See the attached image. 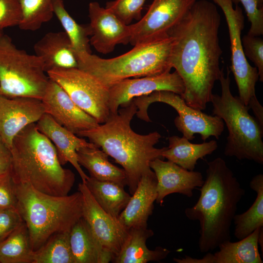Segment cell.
Listing matches in <instances>:
<instances>
[{
	"label": "cell",
	"instance_id": "cell-13",
	"mask_svg": "<svg viewBox=\"0 0 263 263\" xmlns=\"http://www.w3.org/2000/svg\"><path fill=\"white\" fill-rule=\"evenodd\" d=\"M78 189L82 196V218L97 242L113 260L120 252L128 230L118 219L111 216L99 206L85 183H79Z\"/></svg>",
	"mask_w": 263,
	"mask_h": 263
},
{
	"label": "cell",
	"instance_id": "cell-8",
	"mask_svg": "<svg viewBox=\"0 0 263 263\" xmlns=\"http://www.w3.org/2000/svg\"><path fill=\"white\" fill-rule=\"evenodd\" d=\"M49 80L41 59L0 33V95L41 99Z\"/></svg>",
	"mask_w": 263,
	"mask_h": 263
},
{
	"label": "cell",
	"instance_id": "cell-29",
	"mask_svg": "<svg viewBox=\"0 0 263 263\" xmlns=\"http://www.w3.org/2000/svg\"><path fill=\"white\" fill-rule=\"evenodd\" d=\"M34 251L31 247L24 222L0 243V263H32Z\"/></svg>",
	"mask_w": 263,
	"mask_h": 263
},
{
	"label": "cell",
	"instance_id": "cell-17",
	"mask_svg": "<svg viewBox=\"0 0 263 263\" xmlns=\"http://www.w3.org/2000/svg\"><path fill=\"white\" fill-rule=\"evenodd\" d=\"M88 16L91 32L90 43L97 52L107 54L113 51L117 45L129 43L130 24L124 23L98 2L89 3Z\"/></svg>",
	"mask_w": 263,
	"mask_h": 263
},
{
	"label": "cell",
	"instance_id": "cell-21",
	"mask_svg": "<svg viewBox=\"0 0 263 263\" xmlns=\"http://www.w3.org/2000/svg\"><path fill=\"white\" fill-rule=\"evenodd\" d=\"M157 180L153 172L142 177L127 205L118 217L127 229L148 226V220L157 197Z\"/></svg>",
	"mask_w": 263,
	"mask_h": 263
},
{
	"label": "cell",
	"instance_id": "cell-10",
	"mask_svg": "<svg viewBox=\"0 0 263 263\" xmlns=\"http://www.w3.org/2000/svg\"><path fill=\"white\" fill-rule=\"evenodd\" d=\"M73 102L99 124L110 115L109 88L91 74L78 68H56L46 72Z\"/></svg>",
	"mask_w": 263,
	"mask_h": 263
},
{
	"label": "cell",
	"instance_id": "cell-15",
	"mask_svg": "<svg viewBox=\"0 0 263 263\" xmlns=\"http://www.w3.org/2000/svg\"><path fill=\"white\" fill-rule=\"evenodd\" d=\"M41 100L45 113L76 135L100 124L79 108L65 91L50 78Z\"/></svg>",
	"mask_w": 263,
	"mask_h": 263
},
{
	"label": "cell",
	"instance_id": "cell-31",
	"mask_svg": "<svg viewBox=\"0 0 263 263\" xmlns=\"http://www.w3.org/2000/svg\"><path fill=\"white\" fill-rule=\"evenodd\" d=\"M70 231L52 235L38 249L34 251L32 263H75L70 247Z\"/></svg>",
	"mask_w": 263,
	"mask_h": 263
},
{
	"label": "cell",
	"instance_id": "cell-27",
	"mask_svg": "<svg viewBox=\"0 0 263 263\" xmlns=\"http://www.w3.org/2000/svg\"><path fill=\"white\" fill-rule=\"evenodd\" d=\"M99 206L112 217L118 219L131 195L117 183L100 181L89 176L85 183Z\"/></svg>",
	"mask_w": 263,
	"mask_h": 263
},
{
	"label": "cell",
	"instance_id": "cell-36",
	"mask_svg": "<svg viewBox=\"0 0 263 263\" xmlns=\"http://www.w3.org/2000/svg\"><path fill=\"white\" fill-rule=\"evenodd\" d=\"M22 19L19 0H0V30L19 26Z\"/></svg>",
	"mask_w": 263,
	"mask_h": 263
},
{
	"label": "cell",
	"instance_id": "cell-16",
	"mask_svg": "<svg viewBox=\"0 0 263 263\" xmlns=\"http://www.w3.org/2000/svg\"><path fill=\"white\" fill-rule=\"evenodd\" d=\"M40 99L0 95V137L10 150L16 135L44 114Z\"/></svg>",
	"mask_w": 263,
	"mask_h": 263
},
{
	"label": "cell",
	"instance_id": "cell-18",
	"mask_svg": "<svg viewBox=\"0 0 263 263\" xmlns=\"http://www.w3.org/2000/svg\"><path fill=\"white\" fill-rule=\"evenodd\" d=\"M150 166L157 180L156 202L161 206L165 197L172 193L191 197L193 190L204 183L200 172L187 170L169 160L156 158L150 162Z\"/></svg>",
	"mask_w": 263,
	"mask_h": 263
},
{
	"label": "cell",
	"instance_id": "cell-22",
	"mask_svg": "<svg viewBox=\"0 0 263 263\" xmlns=\"http://www.w3.org/2000/svg\"><path fill=\"white\" fill-rule=\"evenodd\" d=\"M34 50L42 60L46 72L56 68H78L76 53L64 31L47 33L35 44Z\"/></svg>",
	"mask_w": 263,
	"mask_h": 263
},
{
	"label": "cell",
	"instance_id": "cell-2",
	"mask_svg": "<svg viewBox=\"0 0 263 263\" xmlns=\"http://www.w3.org/2000/svg\"><path fill=\"white\" fill-rule=\"evenodd\" d=\"M200 196L186 208L187 218L199 222L198 248L203 253L231 241L230 229L238 204L245 191L225 161L217 157L207 163Z\"/></svg>",
	"mask_w": 263,
	"mask_h": 263
},
{
	"label": "cell",
	"instance_id": "cell-20",
	"mask_svg": "<svg viewBox=\"0 0 263 263\" xmlns=\"http://www.w3.org/2000/svg\"><path fill=\"white\" fill-rule=\"evenodd\" d=\"M260 227L251 234L236 242H225L218 247L214 253L208 252L202 258L188 256L173 258L177 263H263L258 248Z\"/></svg>",
	"mask_w": 263,
	"mask_h": 263
},
{
	"label": "cell",
	"instance_id": "cell-23",
	"mask_svg": "<svg viewBox=\"0 0 263 263\" xmlns=\"http://www.w3.org/2000/svg\"><path fill=\"white\" fill-rule=\"evenodd\" d=\"M154 234L147 227H135L128 229V234L118 255L113 262L115 263H147L159 262L165 259L170 251L161 246L154 250L149 249L147 240Z\"/></svg>",
	"mask_w": 263,
	"mask_h": 263
},
{
	"label": "cell",
	"instance_id": "cell-33",
	"mask_svg": "<svg viewBox=\"0 0 263 263\" xmlns=\"http://www.w3.org/2000/svg\"><path fill=\"white\" fill-rule=\"evenodd\" d=\"M147 0H113L107 1L105 8L127 25L142 18V10Z\"/></svg>",
	"mask_w": 263,
	"mask_h": 263
},
{
	"label": "cell",
	"instance_id": "cell-25",
	"mask_svg": "<svg viewBox=\"0 0 263 263\" xmlns=\"http://www.w3.org/2000/svg\"><path fill=\"white\" fill-rule=\"evenodd\" d=\"M169 145L162 156L182 168L193 171L197 161L212 154L218 148L216 140L193 144L184 137L173 135L169 138Z\"/></svg>",
	"mask_w": 263,
	"mask_h": 263
},
{
	"label": "cell",
	"instance_id": "cell-26",
	"mask_svg": "<svg viewBox=\"0 0 263 263\" xmlns=\"http://www.w3.org/2000/svg\"><path fill=\"white\" fill-rule=\"evenodd\" d=\"M76 154L79 164L88 170L91 177L115 182L124 187L127 185L124 169L110 162L108 155L96 145L80 148L77 150Z\"/></svg>",
	"mask_w": 263,
	"mask_h": 263
},
{
	"label": "cell",
	"instance_id": "cell-5",
	"mask_svg": "<svg viewBox=\"0 0 263 263\" xmlns=\"http://www.w3.org/2000/svg\"><path fill=\"white\" fill-rule=\"evenodd\" d=\"M17 209L25 224L31 248L36 251L54 234L70 231L82 217V196L78 191L55 196L26 184H15Z\"/></svg>",
	"mask_w": 263,
	"mask_h": 263
},
{
	"label": "cell",
	"instance_id": "cell-28",
	"mask_svg": "<svg viewBox=\"0 0 263 263\" xmlns=\"http://www.w3.org/2000/svg\"><path fill=\"white\" fill-rule=\"evenodd\" d=\"M250 188L256 192V197L251 207L244 213L235 214L233 222L234 234L239 240L251 234L255 230L263 227V175L254 176L249 183Z\"/></svg>",
	"mask_w": 263,
	"mask_h": 263
},
{
	"label": "cell",
	"instance_id": "cell-34",
	"mask_svg": "<svg viewBox=\"0 0 263 263\" xmlns=\"http://www.w3.org/2000/svg\"><path fill=\"white\" fill-rule=\"evenodd\" d=\"M244 54L257 69L259 79L263 81V40L259 36H252L247 34L242 38Z\"/></svg>",
	"mask_w": 263,
	"mask_h": 263
},
{
	"label": "cell",
	"instance_id": "cell-19",
	"mask_svg": "<svg viewBox=\"0 0 263 263\" xmlns=\"http://www.w3.org/2000/svg\"><path fill=\"white\" fill-rule=\"evenodd\" d=\"M38 129L48 137L55 146L62 165L70 163L76 169L82 182L85 183L89 177L79 164L77 149L94 145L79 137L57 123L50 115L44 113L36 123Z\"/></svg>",
	"mask_w": 263,
	"mask_h": 263
},
{
	"label": "cell",
	"instance_id": "cell-1",
	"mask_svg": "<svg viewBox=\"0 0 263 263\" xmlns=\"http://www.w3.org/2000/svg\"><path fill=\"white\" fill-rule=\"evenodd\" d=\"M220 21L213 2L196 0L169 34L172 39L170 64L185 86L181 96L188 106L197 110L206 108L220 77Z\"/></svg>",
	"mask_w": 263,
	"mask_h": 263
},
{
	"label": "cell",
	"instance_id": "cell-40",
	"mask_svg": "<svg viewBox=\"0 0 263 263\" xmlns=\"http://www.w3.org/2000/svg\"><path fill=\"white\" fill-rule=\"evenodd\" d=\"M258 244L261 247L262 254H263V227L260 229L258 236Z\"/></svg>",
	"mask_w": 263,
	"mask_h": 263
},
{
	"label": "cell",
	"instance_id": "cell-11",
	"mask_svg": "<svg viewBox=\"0 0 263 263\" xmlns=\"http://www.w3.org/2000/svg\"><path fill=\"white\" fill-rule=\"evenodd\" d=\"M222 9L227 23L231 48V70L236 82L239 97L250 109L260 104L255 94L259 75L257 69L249 64L244 54L241 33L244 27V16L238 5L231 0H211Z\"/></svg>",
	"mask_w": 263,
	"mask_h": 263
},
{
	"label": "cell",
	"instance_id": "cell-30",
	"mask_svg": "<svg viewBox=\"0 0 263 263\" xmlns=\"http://www.w3.org/2000/svg\"><path fill=\"white\" fill-rule=\"evenodd\" d=\"M54 15L60 22L70 39L76 55L91 54L90 38L91 32L89 25H80L66 10L63 0H53Z\"/></svg>",
	"mask_w": 263,
	"mask_h": 263
},
{
	"label": "cell",
	"instance_id": "cell-7",
	"mask_svg": "<svg viewBox=\"0 0 263 263\" xmlns=\"http://www.w3.org/2000/svg\"><path fill=\"white\" fill-rule=\"evenodd\" d=\"M226 76L222 69L219 81L221 95L212 94L213 114L225 123L228 131L224 154L239 160L246 159L263 164V127L251 115L249 107L230 91V71Z\"/></svg>",
	"mask_w": 263,
	"mask_h": 263
},
{
	"label": "cell",
	"instance_id": "cell-38",
	"mask_svg": "<svg viewBox=\"0 0 263 263\" xmlns=\"http://www.w3.org/2000/svg\"><path fill=\"white\" fill-rule=\"evenodd\" d=\"M17 204L15 183L10 172L0 180V210L16 207Z\"/></svg>",
	"mask_w": 263,
	"mask_h": 263
},
{
	"label": "cell",
	"instance_id": "cell-43",
	"mask_svg": "<svg viewBox=\"0 0 263 263\" xmlns=\"http://www.w3.org/2000/svg\"><path fill=\"white\" fill-rule=\"evenodd\" d=\"M2 32H2V30H0V33H2Z\"/></svg>",
	"mask_w": 263,
	"mask_h": 263
},
{
	"label": "cell",
	"instance_id": "cell-42",
	"mask_svg": "<svg viewBox=\"0 0 263 263\" xmlns=\"http://www.w3.org/2000/svg\"><path fill=\"white\" fill-rule=\"evenodd\" d=\"M2 176H3V175L0 176V179H1V177H2Z\"/></svg>",
	"mask_w": 263,
	"mask_h": 263
},
{
	"label": "cell",
	"instance_id": "cell-6",
	"mask_svg": "<svg viewBox=\"0 0 263 263\" xmlns=\"http://www.w3.org/2000/svg\"><path fill=\"white\" fill-rule=\"evenodd\" d=\"M172 43L169 36L134 46L128 52L113 58H103L92 53L77 55L78 68L91 74L109 88L126 79L170 72Z\"/></svg>",
	"mask_w": 263,
	"mask_h": 263
},
{
	"label": "cell",
	"instance_id": "cell-32",
	"mask_svg": "<svg viewBox=\"0 0 263 263\" xmlns=\"http://www.w3.org/2000/svg\"><path fill=\"white\" fill-rule=\"evenodd\" d=\"M53 0H19L22 14L20 29L34 31L51 20L54 14Z\"/></svg>",
	"mask_w": 263,
	"mask_h": 263
},
{
	"label": "cell",
	"instance_id": "cell-12",
	"mask_svg": "<svg viewBox=\"0 0 263 263\" xmlns=\"http://www.w3.org/2000/svg\"><path fill=\"white\" fill-rule=\"evenodd\" d=\"M196 0H152L145 15L130 24L129 43L134 46L169 37Z\"/></svg>",
	"mask_w": 263,
	"mask_h": 263
},
{
	"label": "cell",
	"instance_id": "cell-4",
	"mask_svg": "<svg viewBox=\"0 0 263 263\" xmlns=\"http://www.w3.org/2000/svg\"><path fill=\"white\" fill-rule=\"evenodd\" d=\"M10 150V173L15 184L28 185L49 195L68 194L75 183V174L62 167L55 146L36 123L16 135Z\"/></svg>",
	"mask_w": 263,
	"mask_h": 263
},
{
	"label": "cell",
	"instance_id": "cell-37",
	"mask_svg": "<svg viewBox=\"0 0 263 263\" xmlns=\"http://www.w3.org/2000/svg\"><path fill=\"white\" fill-rule=\"evenodd\" d=\"M23 223L16 207L0 210V243Z\"/></svg>",
	"mask_w": 263,
	"mask_h": 263
},
{
	"label": "cell",
	"instance_id": "cell-9",
	"mask_svg": "<svg viewBox=\"0 0 263 263\" xmlns=\"http://www.w3.org/2000/svg\"><path fill=\"white\" fill-rule=\"evenodd\" d=\"M133 100L137 108V116L146 122H151L148 110L152 103L162 102L172 107L178 114L174 121L175 126L188 140H192L196 133L201 135L204 141L211 136L219 139L224 131V122L220 117L189 107L181 95L172 92L155 91Z\"/></svg>",
	"mask_w": 263,
	"mask_h": 263
},
{
	"label": "cell",
	"instance_id": "cell-24",
	"mask_svg": "<svg viewBox=\"0 0 263 263\" xmlns=\"http://www.w3.org/2000/svg\"><path fill=\"white\" fill-rule=\"evenodd\" d=\"M69 241L75 263L113 262V257L103 249L82 217L71 229Z\"/></svg>",
	"mask_w": 263,
	"mask_h": 263
},
{
	"label": "cell",
	"instance_id": "cell-3",
	"mask_svg": "<svg viewBox=\"0 0 263 263\" xmlns=\"http://www.w3.org/2000/svg\"><path fill=\"white\" fill-rule=\"evenodd\" d=\"M122 107L116 113L111 114L105 123L77 135L87 138L121 166L132 195L142 177L153 172L150 166V162L162 159V153L167 147H155L161 138L158 132L143 135L132 130L131 123L137 111L133 99Z\"/></svg>",
	"mask_w": 263,
	"mask_h": 263
},
{
	"label": "cell",
	"instance_id": "cell-39",
	"mask_svg": "<svg viewBox=\"0 0 263 263\" xmlns=\"http://www.w3.org/2000/svg\"><path fill=\"white\" fill-rule=\"evenodd\" d=\"M12 162L11 150L0 137V176L10 172Z\"/></svg>",
	"mask_w": 263,
	"mask_h": 263
},
{
	"label": "cell",
	"instance_id": "cell-41",
	"mask_svg": "<svg viewBox=\"0 0 263 263\" xmlns=\"http://www.w3.org/2000/svg\"><path fill=\"white\" fill-rule=\"evenodd\" d=\"M260 7H263V0H257Z\"/></svg>",
	"mask_w": 263,
	"mask_h": 263
},
{
	"label": "cell",
	"instance_id": "cell-14",
	"mask_svg": "<svg viewBox=\"0 0 263 263\" xmlns=\"http://www.w3.org/2000/svg\"><path fill=\"white\" fill-rule=\"evenodd\" d=\"M109 90L110 113L114 114L117 112L120 106L155 91H171L182 96L185 86L182 78L175 71L126 79L114 84Z\"/></svg>",
	"mask_w": 263,
	"mask_h": 263
},
{
	"label": "cell",
	"instance_id": "cell-35",
	"mask_svg": "<svg viewBox=\"0 0 263 263\" xmlns=\"http://www.w3.org/2000/svg\"><path fill=\"white\" fill-rule=\"evenodd\" d=\"M233 3H241L244 9L251 25L247 34L260 36L263 34V7L259 6L257 0H231Z\"/></svg>",
	"mask_w": 263,
	"mask_h": 263
}]
</instances>
